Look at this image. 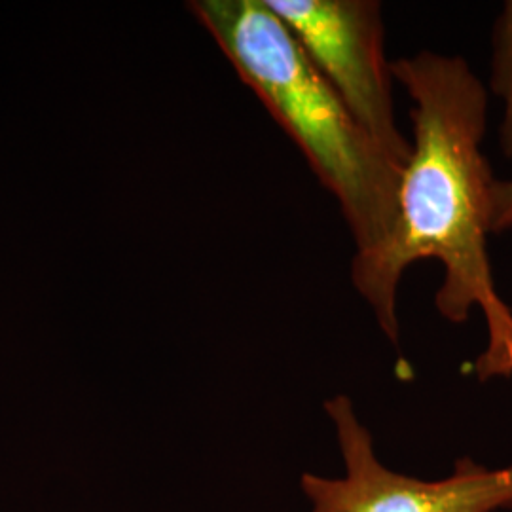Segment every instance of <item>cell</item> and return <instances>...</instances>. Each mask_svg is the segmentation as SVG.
<instances>
[{
	"mask_svg": "<svg viewBox=\"0 0 512 512\" xmlns=\"http://www.w3.org/2000/svg\"><path fill=\"white\" fill-rule=\"evenodd\" d=\"M512 230V179H495L492 190V234Z\"/></svg>",
	"mask_w": 512,
	"mask_h": 512,
	"instance_id": "obj_6",
	"label": "cell"
},
{
	"mask_svg": "<svg viewBox=\"0 0 512 512\" xmlns=\"http://www.w3.org/2000/svg\"><path fill=\"white\" fill-rule=\"evenodd\" d=\"M190 12L340 205L355 258L385 249L399 224L395 164L317 71L266 0H196Z\"/></svg>",
	"mask_w": 512,
	"mask_h": 512,
	"instance_id": "obj_2",
	"label": "cell"
},
{
	"mask_svg": "<svg viewBox=\"0 0 512 512\" xmlns=\"http://www.w3.org/2000/svg\"><path fill=\"white\" fill-rule=\"evenodd\" d=\"M490 90L501 103L499 148L512 162V0L501 6L492 33Z\"/></svg>",
	"mask_w": 512,
	"mask_h": 512,
	"instance_id": "obj_5",
	"label": "cell"
},
{
	"mask_svg": "<svg viewBox=\"0 0 512 512\" xmlns=\"http://www.w3.org/2000/svg\"><path fill=\"white\" fill-rule=\"evenodd\" d=\"M266 4L357 122L404 171L412 147L397 124L382 4L376 0H266Z\"/></svg>",
	"mask_w": 512,
	"mask_h": 512,
	"instance_id": "obj_3",
	"label": "cell"
},
{
	"mask_svg": "<svg viewBox=\"0 0 512 512\" xmlns=\"http://www.w3.org/2000/svg\"><path fill=\"white\" fill-rule=\"evenodd\" d=\"M346 461L344 478L302 476L311 512H499L512 511V463L490 469L461 458L442 480H420L389 471L372 446L351 399L338 395L325 403Z\"/></svg>",
	"mask_w": 512,
	"mask_h": 512,
	"instance_id": "obj_4",
	"label": "cell"
},
{
	"mask_svg": "<svg viewBox=\"0 0 512 512\" xmlns=\"http://www.w3.org/2000/svg\"><path fill=\"white\" fill-rule=\"evenodd\" d=\"M410 107L412 141L399 192V224L376 255L351 260V283L391 344H399V285L425 258L442 266L440 315L461 325L480 311L486 348L473 372L480 382L512 376V308L495 287L492 236L494 171L482 152L488 88L461 55L421 50L391 63Z\"/></svg>",
	"mask_w": 512,
	"mask_h": 512,
	"instance_id": "obj_1",
	"label": "cell"
}]
</instances>
